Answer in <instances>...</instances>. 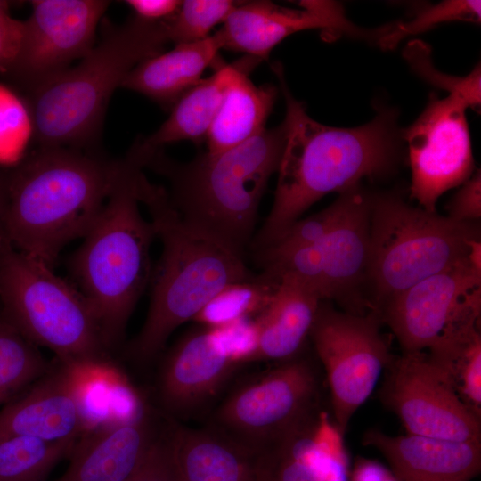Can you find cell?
<instances>
[{
    "label": "cell",
    "mask_w": 481,
    "mask_h": 481,
    "mask_svg": "<svg viewBox=\"0 0 481 481\" xmlns=\"http://www.w3.org/2000/svg\"><path fill=\"white\" fill-rule=\"evenodd\" d=\"M232 0H185L166 21L169 42L192 43L209 37L210 30L224 22L240 4Z\"/></svg>",
    "instance_id": "d6a6232c"
},
{
    "label": "cell",
    "mask_w": 481,
    "mask_h": 481,
    "mask_svg": "<svg viewBox=\"0 0 481 481\" xmlns=\"http://www.w3.org/2000/svg\"><path fill=\"white\" fill-rule=\"evenodd\" d=\"M80 368L57 360L43 377L0 410V440L31 436L77 442L89 428L81 396Z\"/></svg>",
    "instance_id": "9a60e30c"
},
{
    "label": "cell",
    "mask_w": 481,
    "mask_h": 481,
    "mask_svg": "<svg viewBox=\"0 0 481 481\" xmlns=\"http://www.w3.org/2000/svg\"><path fill=\"white\" fill-rule=\"evenodd\" d=\"M210 329L219 347L232 363L240 365L252 362L258 346L254 318H243Z\"/></svg>",
    "instance_id": "8d00e7d4"
},
{
    "label": "cell",
    "mask_w": 481,
    "mask_h": 481,
    "mask_svg": "<svg viewBox=\"0 0 481 481\" xmlns=\"http://www.w3.org/2000/svg\"><path fill=\"white\" fill-rule=\"evenodd\" d=\"M478 223L458 222L392 193L371 195L368 303L378 312L417 282L467 258Z\"/></svg>",
    "instance_id": "52a82bcc"
},
{
    "label": "cell",
    "mask_w": 481,
    "mask_h": 481,
    "mask_svg": "<svg viewBox=\"0 0 481 481\" xmlns=\"http://www.w3.org/2000/svg\"><path fill=\"white\" fill-rule=\"evenodd\" d=\"M278 280L260 273L226 285L216 294L192 321L216 328L240 319L255 317L267 304Z\"/></svg>",
    "instance_id": "f546056e"
},
{
    "label": "cell",
    "mask_w": 481,
    "mask_h": 481,
    "mask_svg": "<svg viewBox=\"0 0 481 481\" xmlns=\"http://www.w3.org/2000/svg\"><path fill=\"white\" fill-rule=\"evenodd\" d=\"M301 9H290L270 1L241 2L215 35L222 49L240 52L261 61L291 34L310 29L363 36L351 24L341 6L333 2L303 1Z\"/></svg>",
    "instance_id": "e0dca14e"
},
{
    "label": "cell",
    "mask_w": 481,
    "mask_h": 481,
    "mask_svg": "<svg viewBox=\"0 0 481 481\" xmlns=\"http://www.w3.org/2000/svg\"><path fill=\"white\" fill-rule=\"evenodd\" d=\"M363 442L384 455L398 481H469L481 469V443L392 436L377 429Z\"/></svg>",
    "instance_id": "ffe728a7"
},
{
    "label": "cell",
    "mask_w": 481,
    "mask_h": 481,
    "mask_svg": "<svg viewBox=\"0 0 481 481\" xmlns=\"http://www.w3.org/2000/svg\"><path fill=\"white\" fill-rule=\"evenodd\" d=\"M169 437L179 481H257L254 454L216 429L170 420Z\"/></svg>",
    "instance_id": "7402d4cb"
},
{
    "label": "cell",
    "mask_w": 481,
    "mask_h": 481,
    "mask_svg": "<svg viewBox=\"0 0 481 481\" xmlns=\"http://www.w3.org/2000/svg\"><path fill=\"white\" fill-rule=\"evenodd\" d=\"M124 3L134 12V16L148 22H163L178 11V0H126Z\"/></svg>",
    "instance_id": "60d3db41"
},
{
    "label": "cell",
    "mask_w": 481,
    "mask_h": 481,
    "mask_svg": "<svg viewBox=\"0 0 481 481\" xmlns=\"http://www.w3.org/2000/svg\"><path fill=\"white\" fill-rule=\"evenodd\" d=\"M216 65L213 75L201 79L176 101L167 120L154 133L140 139L143 146L160 149L180 141L196 144L206 141L234 69V63L217 61Z\"/></svg>",
    "instance_id": "d4e9b609"
},
{
    "label": "cell",
    "mask_w": 481,
    "mask_h": 481,
    "mask_svg": "<svg viewBox=\"0 0 481 481\" xmlns=\"http://www.w3.org/2000/svg\"><path fill=\"white\" fill-rule=\"evenodd\" d=\"M222 49L216 36L176 44L167 53L149 57L126 75L121 87L141 94L165 109L201 80L207 67L216 63Z\"/></svg>",
    "instance_id": "603a6c76"
},
{
    "label": "cell",
    "mask_w": 481,
    "mask_h": 481,
    "mask_svg": "<svg viewBox=\"0 0 481 481\" xmlns=\"http://www.w3.org/2000/svg\"><path fill=\"white\" fill-rule=\"evenodd\" d=\"M467 108L456 96L431 94L420 117L401 132L408 145L411 198L427 211L435 212L442 194L472 175Z\"/></svg>",
    "instance_id": "4fadbf2b"
},
{
    "label": "cell",
    "mask_w": 481,
    "mask_h": 481,
    "mask_svg": "<svg viewBox=\"0 0 481 481\" xmlns=\"http://www.w3.org/2000/svg\"><path fill=\"white\" fill-rule=\"evenodd\" d=\"M452 20L479 22L480 1L450 0L421 5L406 21L384 27L377 42L384 49H393L409 36L426 31L439 23Z\"/></svg>",
    "instance_id": "1f68e13d"
},
{
    "label": "cell",
    "mask_w": 481,
    "mask_h": 481,
    "mask_svg": "<svg viewBox=\"0 0 481 481\" xmlns=\"http://www.w3.org/2000/svg\"><path fill=\"white\" fill-rule=\"evenodd\" d=\"M31 137L32 121L26 101L0 84V165L19 162Z\"/></svg>",
    "instance_id": "e575fe53"
},
{
    "label": "cell",
    "mask_w": 481,
    "mask_h": 481,
    "mask_svg": "<svg viewBox=\"0 0 481 481\" xmlns=\"http://www.w3.org/2000/svg\"><path fill=\"white\" fill-rule=\"evenodd\" d=\"M169 423L167 420L144 461L125 481H179L172 455Z\"/></svg>",
    "instance_id": "74e56055"
},
{
    "label": "cell",
    "mask_w": 481,
    "mask_h": 481,
    "mask_svg": "<svg viewBox=\"0 0 481 481\" xmlns=\"http://www.w3.org/2000/svg\"><path fill=\"white\" fill-rule=\"evenodd\" d=\"M371 195L361 185L353 189L347 209L319 247L326 300L346 312L365 314L368 303Z\"/></svg>",
    "instance_id": "d6986e66"
},
{
    "label": "cell",
    "mask_w": 481,
    "mask_h": 481,
    "mask_svg": "<svg viewBox=\"0 0 481 481\" xmlns=\"http://www.w3.org/2000/svg\"><path fill=\"white\" fill-rule=\"evenodd\" d=\"M38 346L0 310V405L25 391L52 368Z\"/></svg>",
    "instance_id": "83f0119b"
},
{
    "label": "cell",
    "mask_w": 481,
    "mask_h": 481,
    "mask_svg": "<svg viewBox=\"0 0 481 481\" xmlns=\"http://www.w3.org/2000/svg\"><path fill=\"white\" fill-rule=\"evenodd\" d=\"M450 218L458 222L477 223L481 218V175L478 170L457 191L447 204Z\"/></svg>",
    "instance_id": "ab89813d"
},
{
    "label": "cell",
    "mask_w": 481,
    "mask_h": 481,
    "mask_svg": "<svg viewBox=\"0 0 481 481\" xmlns=\"http://www.w3.org/2000/svg\"><path fill=\"white\" fill-rule=\"evenodd\" d=\"M286 135L283 120L232 149L206 151L186 163L169 159L161 149H148L144 168L169 181L170 203L186 224L243 257Z\"/></svg>",
    "instance_id": "3957f363"
},
{
    "label": "cell",
    "mask_w": 481,
    "mask_h": 481,
    "mask_svg": "<svg viewBox=\"0 0 481 481\" xmlns=\"http://www.w3.org/2000/svg\"><path fill=\"white\" fill-rule=\"evenodd\" d=\"M142 152L132 146L97 219L69 260L72 283L91 306L109 352L124 339L130 316L150 284L153 224L139 209Z\"/></svg>",
    "instance_id": "277c9868"
},
{
    "label": "cell",
    "mask_w": 481,
    "mask_h": 481,
    "mask_svg": "<svg viewBox=\"0 0 481 481\" xmlns=\"http://www.w3.org/2000/svg\"><path fill=\"white\" fill-rule=\"evenodd\" d=\"M238 365L219 347L210 328H194L168 349L157 379L158 400L173 420L192 415L209 403Z\"/></svg>",
    "instance_id": "2e32d148"
},
{
    "label": "cell",
    "mask_w": 481,
    "mask_h": 481,
    "mask_svg": "<svg viewBox=\"0 0 481 481\" xmlns=\"http://www.w3.org/2000/svg\"><path fill=\"white\" fill-rule=\"evenodd\" d=\"M167 420L150 406L133 419L88 428L64 473L53 481H125L142 465Z\"/></svg>",
    "instance_id": "ac0fdd59"
},
{
    "label": "cell",
    "mask_w": 481,
    "mask_h": 481,
    "mask_svg": "<svg viewBox=\"0 0 481 481\" xmlns=\"http://www.w3.org/2000/svg\"><path fill=\"white\" fill-rule=\"evenodd\" d=\"M16 63L8 75L32 93L81 60L95 45L106 0H32Z\"/></svg>",
    "instance_id": "5bb4252c"
},
{
    "label": "cell",
    "mask_w": 481,
    "mask_h": 481,
    "mask_svg": "<svg viewBox=\"0 0 481 481\" xmlns=\"http://www.w3.org/2000/svg\"><path fill=\"white\" fill-rule=\"evenodd\" d=\"M355 187L340 192L334 202L320 212L296 221L270 246L253 252L257 265L286 251L312 245L323 239L345 214Z\"/></svg>",
    "instance_id": "4dcf8cb0"
},
{
    "label": "cell",
    "mask_w": 481,
    "mask_h": 481,
    "mask_svg": "<svg viewBox=\"0 0 481 481\" xmlns=\"http://www.w3.org/2000/svg\"><path fill=\"white\" fill-rule=\"evenodd\" d=\"M232 391L216 409L213 428L253 454L316 413L318 379L298 355Z\"/></svg>",
    "instance_id": "30bf717a"
},
{
    "label": "cell",
    "mask_w": 481,
    "mask_h": 481,
    "mask_svg": "<svg viewBox=\"0 0 481 481\" xmlns=\"http://www.w3.org/2000/svg\"><path fill=\"white\" fill-rule=\"evenodd\" d=\"M374 311L353 314L322 301L309 332L329 383L335 424L344 435L393 361Z\"/></svg>",
    "instance_id": "9c48e42d"
},
{
    "label": "cell",
    "mask_w": 481,
    "mask_h": 481,
    "mask_svg": "<svg viewBox=\"0 0 481 481\" xmlns=\"http://www.w3.org/2000/svg\"><path fill=\"white\" fill-rule=\"evenodd\" d=\"M8 175L0 171V236L4 233V217L7 203Z\"/></svg>",
    "instance_id": "7bdbcfd3"
},
{
    "label": "cell",
    "mask_w": 481,
    "mask_h": 481,
    "mask_svg": "<svg viewBox=\"0 0 481 481\" xmlns=\"http://www.w3.org/2000/svg\"><path fill=\"white\" fill-rule=\"evenodd\" d=\"M138 195L162 243L152 268L144 323L126 349L131 359L148 364L160 355L174 330L192 320L223 288L253 275L242 257L186 224L171 205L167 191L151 183L144 173Z\"/></svg>",
    "instance_id": "5b68a950"
},
{
    "label": "cell",
    "mask_w": 481,
    "mask_h": 481,
    "mask_svg": "<svg viewBox=\"0 0 481 481\" xmlns=\"http://www.w3.org/2000/svg\"><path fill=\"white\" fill-rule=\"evenodd\" d=\"M428 355L448 374L461 398L480 418L481 334L472 327L441 339Z\"/></svg>",
    "instance_id": "4316f807"
},
{
    "label": "cell",
    "mask_w": 481,
    "mask_h": 481,
    "mask_svg": "<svg viewBox=\"0 0 481 481\" xmlns=\"http://www.w3.org/2000/svg\"><path fill=\"white\" fill-rule=\"evenodd\" d=\"M121 164L99 151L38 147L8 175L4 236L53 268L65 246L97 219Z\"/></svg>",
    "instance_id": "7a4b0ae2"
},
{
    "label": "cell",
    "mask_w": 481,
    "mask_h": 481,
    "mask_svg": "<svg viewBox=\"0 0 481 481\" xmlns=\"http://www.w3.org/2000/svg\"><path fill=\"white\" fill-rule=\"evenodd\" d=\"M320 411L254 453L257 481H318L309 448Z\"/></svg>",
    "instance_id": "484cf974"
},
{
    "label": "cell",
    "mask_w": 481,
    "mask_h": 481,
    "mask_svg": "<svg viewBox=\"0 0 481 481\" xmlns=\"http://www.w3.org/2000/svg\"><path fill=\"white\" fill-rule=\"evenodd\" d=\"M276 288L265 307L254 317L258 346L252 362L285 361L298 355L322 300L289 275L275 277Z\"/></svg>",
    "instance_id": "44dd1931"
},
{
    "label": "cell",
    "mask_w": 481,
    "mask_h": 481,
    "mask_svg": "<svg viewBox=\"0 0 481 481\" xmlns=\"http://www.w3.org/2000/svg\"><path fill=\"white\" fill-rule=\"evenodd\" d=\"M166 21L106 20L99 42L77 65L27 94L38 147L98 151L112 94L134 67L169 42Z\"/></svg>",
    "instance_id": "8992f818"
},
{
    "label": "cell",
    "mask_w": 481,
    "mask_h": 481,
    "mask_svg": "<svg viewBox=\"0 0 481 481\" xmlns=\"http://www.w3.org/2000/svg\"><path fill=\"white\" fill-rule=\"evenodd\" d=\"M350 481H398L391 470L382 464L366 459L359 460Z\"/></svg>",
    "instance_id": "b9f144b4"
},
{
    "label": "cell",
    "mask_w": 481,
    "mask_h": 481,
    "mask_svg": "<svg viewBox=\"0 0 481 481\" xmlns=\"http://www.w3.org/2000/svg\"><path fill=\"white\" fill-rule=\"evenodd\" d=\"M76 443L31 436L0 440V481H46L54 466L69 456Z\"/></svg>",
    "instance_id": "f1b7e54d"
},
{
    "label": "cell",
    "mask_w": 481,
    "mask_h": 481,
    "mask_svg": "<svg viewBox=\"0 0 481 481\" xmlns=\"http://www.w3.org/2000/svg\"><path fill=\"white\" fill-rule=\"evenodd\" d=\"M387 369L381 399L408 435L481 443L480 418L464 404L447 372L428 354L404 353Z\"/></svg>",
    "instance_id": "7c38bea8"
},
{
    "label": "cell",
    "mask_w": 481,
    "mask_h": 481,
    "mask_svg": "<svg viewBox=\"0 0 481 481\" xmlns=\"http://www.w3.org/2000/svg\"><path fill=\"white\" fill-rule=\"evenodd\" d=\"M260 62L249 55L233 62L221 106L206 138L207 152L216 154L232 149L265 129L277 88L269 84L256 86L249 78V73Z\"/></svg>",
    "instance_id": "cb8c5ba5"
},
{
    "label": "cell",
    "mask_w": 481,
    "mask_h": 481,
    "mask_svg": "<svg viewBox=\"0 0 481 481\" xmlns=\"http://www.w3.org/2000/svg\"><path fill=\"white\" fill-rule=\"evenodd\" d=\"M24 21L10 14L9 3L0 0V74L9 75L19 57L23 37Z\"/></svg>",
    "instance_id": "f35d334b"
},
{
    "label": "cell",
    "mask_w": 481,
    "mask_h": 481,
    "mask_svg": "<svg viewBox=\"0 0 481 481\" xmlns=\"http://www.w3.org/2000/svg\"><path fill=\"white\" fill-rule=\"evenodd\" d=\"M405 60L424 79L449 92V95L462 100L469 107H477L481 102V69L477 66L466 77L446 76L433 65L428 46L415 40L408 44L404 51Z\"/></svg>",
    "instance_id": "d590c367"
},
{
    "label": "cell",
    "mask_w": 481,
    "mask_h": 481,
    "mask_svg": "<svg viewBox=\"0 0 481 481\" xmlns=\"http://www.w3.org/2000/svg\"><path fill=\"white\" fill-rule=\"evenodd\" d=\"M481 241L469 257L396 294L378 312L404 353L421 352L460 323L479 320Z\"/></svg>",
    "instance_id": "8fae6325"
},
{
    "label": "cell",
    "mask_w": 481,
    "mask_h": 481,
    "mask_svg": "<svg viewBox=\"0 0 481 481\" xmlns=\"http://www.w3.org/2000/svg\"><path fill=\"white\" fill-rule=\"evenodd\" d=\"M272 68L286 102L287 135L273 206L252 239L253 252L273 243L326 194L340 193L363 178L389 175L397 164L402 140L397 112L390 108L351 128L314 120L289 91L282 66L275 62Z\"/></svg>",
    "instance_id": "6da1fadb"
},
{
    "label": "cell",
    "mask_w": 481,
    "mask_h": 481,
    "mask_svg": "<svg viewBox=\"0 0 481 481\" xmlns=\"http://www.w3.org/2000/svg\"><path fill=\"white\" fill-rule=\"evenodd\" d=\"M309 460L318 481H349V461L343 434L325 412L320 411L318 414Z\"/></svg>",
    "instance_id": "836d02e7"
},
{
    "label": "cell",
    "mask_w": 481,
    "mask_h": 481,
    "mask_svg": "<svg viewBox=\"0 0 481 481\" xmlns=\"http://www.w3.org/2000/svg\"><path fill=\"white\" fill-rule=\"evenodd\" d=\"M0 236V310L37 346L77 367L107 362L96 317L80 291Z\"/></svg>",
    "instance_id": "ba28073f"
}]
</instances>
